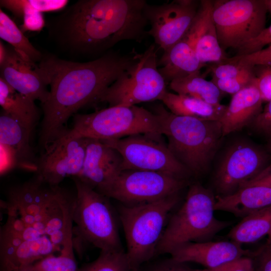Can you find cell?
Here are the masks:
<instances>
[{
  "label": "cell",
  "mask_w": 271,
  "mask_h": 271,
  "mask_svg": "<svg viewBox=\"0 0 271 271\" xmlns=\"http://www.w3.org/2000/svg\"><path fill=\"white\" fill-rule=\"evenodd\" d=\"M138 55L108 52L91 61L80 62L43 55L39 65L50 90L48 99L42 104L41 153L67 129L66 124L70 116L85 105L98 102L103 92L136 61Z\"/></svg>",
  "instance_id": "6da1fadb"
},
{
  "label": "cell",
  "mask_w": 271,
  "mask_h": 271,
  "mask_svg": "<svg viewBox=\"0 0 271 271\" xmlns=\"http://www.w3.org/2000/svg\"><path fill=\"white\" fill-rule=\"evenodd\" d=\"M144 0H80L51 19L50 38L71 56L96 55L147 32Z\"/></svg>",
  "instance_id": "7a4b0ae2"
},
{
  "label": "cell",
  "mask_w": 271,
  "mask_h": 271,
  "mask_svg": "<svg viewBox=\"0 0 271 271\" xmlns=\"http://www.w3.org/2000/svg\"><path fill=\"white\" fill-rule=\"evenodd\" d=\"M156 113L161 134L167 138L174 157L191 174L200 175L206 171L223 137L221 122L177 115L162 105Z\"/></svg>",
  "instance_id": "3957f363"
},
{
  "label": "cell",
  "mask_w": 271,
  "mask_h": 271,
  "mask_svg": "<svg viewBox=\"0 0 271 271\" xmlns=\"http://www.w3.org/2000/svg\"><path fill=\"white\" fill-rule=\"evenodd\" d=\"M213 192L199 183L190 186L184 203L172 216L157 247L156 253H169L183 244L209 241L231 222L214 216Z\"/></svg>",
  "instance_id": "277c9868"
},
{
  "label": "cell",
  "mask_w": 271,
  "mask_h": 271,
  "mask_svg": "<svg viewBox=\"0 0 271 271\" xmlns=\"http://www.w3.org/2000/svg\"><path fill=\"white\" fill-rule=\"evenodd\" d=\"M179 201L177 194L153 202L118 208L126 242L125 252L131 270H135L156 253L168 216Z\"/></svg>",
  "instance_id": "5b68a950"
},
{
  "label": "cell",
  "mask_w": 271,
  "mask_h": 271,
  "mask_svg": "<svg viewBox=\"0 0 271 271\" xmlns=\"http://www.w3.org/2000/svg\"><path fill=\"white\" fill-rule=\"evenodd\" d=\"M161 132L160 117L137 105L109 106L88 114H76L73 126L64 132L68 138L116 140L129 136Z\"/></svg>",
  "instance_id": "8992f818"
},
{
  "label": "cell",
  "mask_w": 271,
  "mask_h": 271,
  "mask_svg": "<svg viewBox=\"0 0 271 271\" xmlns=\"http://www.w3.org/2000/svg\"><path fill=\"white\" fill-rule=\"evenodd\" d=\"M76 193L73 212V236L101 251L122 249L116 220L108 197L76 178H72Z\"/></svg>",
  "instance_id": "52a82bcc"
},
{
  "label": "cell",
  "mask_w": 271,
  "mask_h": 271,
  "mask_svg": "<svg viewBox=\"0 0 271 271\" xmlns=\"http://www.w3.org/2000/svg\"><path fill=\"white\" fill-rule=\"evenodd\" d=\"M158 66L156 47L151 45L138 54L136 61L103 92L98 102L114 106L160 100L167 90Z\"/></svg>",
  "instance_id": "ba28073f"
},
{
  "label": "cell",
  "mask_w": 271,
  "mask_h": 271,
  "mask_svg": "<svg viewBox=\"0 0 271 271\" xmlns=\"http://www.w3.org/2000/svg\"><path fill=\"white\" fill-rule=\"evenodd\" d=\"M264 0L213 1V18L222 49L237 50L265 28Z\"/></svg>",
  "instance_id": "9c48e42d"
},
{
  "label": "cell",
  "mask_w": 271,
  "mask_h": 271,
  "mask_svg": "<svg viewBox=\"0 0 271 271\" xmlns=\"http://www.w3.org/2000/svg\"><path fill=\"white\" fill-rule=\"evenodd\" d=\"M159 133L133 134L101 140L117 150L122 158V170L163 172L186 180L191 174L173 155Z\"/></svg>",
  "instance_id": "30bf717a"
},
{
  "label": "cell",
  "mask_w": 271,
  "mask_h": 271,
  "mask_svg": "<svg viewBox=\"0 0 271 271\" xmlns=\"http://www.w3.org/2000/svg\"><path fill=\"white\" fill-rule=\"evenodd\" d=\"M186 180L169 174L141 170L120 172L105 196L126 205L159 200L177 194Z\"/></svg>",
  "instance_id": "8fae6325"
},
{
  "label": "cell",
  "mask_w": 271,
  "mask_h": 271,
  "mask_svg": "<svg viewBox=\"0 0 271 271\" xmlns=\"http://www.w3.org/2000/svg\"><path fill=\"white\" fill-rule=\"evenodd\" d=\"M268 155L260 148L239 142L227 150L215 175L214 185L220 195H230L259 174L267 165Z\"/></svg>",
  "instance_id": "7c38bea8"
},
{
  "label": "cell",
  "mask_w": 271,
  "mask_h": 271,
  "mask_svg": "<svg viewBox=\"0 0 271 271\" xmlns=\"http://www.w3.org/2000/svg\"><path fill=\"white\" fill-rule=\"evenodd\" d=\"M199 2L175 0L160 5L146 4V19L151 26L147 34L164 51L182 40L196 15Z\"/></svg>",
  "instance_id": "4fadbf2b"
},
{
  "label": "cell",
  "mask_w": 271,
  "mask_h": 271,
  "mask_svg": "<svg viewBox=\"0 0 271 271\" xmlns=\"http://www.w3.org/2000/svg\"><path fill=\"white\" fill-rule=\"evenodd\" d=\"M86 146L87 138H70L63 132L41 153L36 175L52 186H58L66 177H77L83 168Z\"/></svg>",
  "instance_id": "5bb4252c"
},
{
  "label": "cell",
  "mask_w": 271,
  "mask_h": 271,
  "mask_svg": "<svg viewBox=\"0 0 271 271\" xmlns=\"http://www.w3.org/2000/svg\"><path fill=\"white\" fill-rule=\"evenodd\" d=\"M121 171L122 158L117 150L101 140L87 138L83 168L74 178L105 196Z\"/></svg>",
  "instance_id": "9a60e30c"
},
{
  "label": "cell",
  "mask_w": 271,
  "mask_h": 271,
  "mask_svg": "<svg viewBox=\"0 0 271 271\" xmlns=\"http://www.w3.org/2000/svg\"><path fill=\"white\" fill-rule=\"evenodd\" d=\"M6 48V59L0 65V78L18 92L43 104L49 95V85L39 64L11 45Z\"/></svg>",
  "instance_id": "2e32d148"
},
{
  "label": "cell",
  "mask_w": 271,
  "mask_h": 271,
  "mask_svg": "<svg viewBox=\"0 0 271 271\" xmlns=\"http://www.w3.org/2000/svg\"><path fill=\"white\" fill-rule=\"evenodd\" d=\"M213 1L202 0L196 15L183 40L195 50L201 62L219 64L228 57L219 43L213 18Z\"/></svg>",
  "instance_id": "e0dca14e"
},
{
  "label": "cell",
  "mask_w": 271,
  "mask_h": 271,
  "mask_svg": "<svg viewBox=\"0 0 271 271\" xmlns=\"http://www.w3.org/2000/svg\"><path fill=\"white\" fill-rule=\"evenodd\" d=\"M250 251L245 250L240 244L230 241L190 242L173 249L169 254L171 260L178 263L193 262L208 269L217 267L243 256Z\"/></svg>",
  "instance_id": "ac0fdd59"
},
{
  "label": "cell",
  "mask_w": 271,
  "mask_h": 271,
  "mask_svg": "<svg viewBox=\"0 0 271 271\" xmlns=\"http://www.w3.org/2000/svg\"><path fill=\"white\" fill-rule=\"evenodd\" d=\"M33 131L3 110L1 112V149L10 155L15 167L36 172L38 159L31 145Z\"/></svg>",
  "instance_id": "d6986e66"
},
{
  "label": "cell",
  "mask_w": 271,
  "mask_h": 271,
  "mask_svg": "<svg viewBox=\"0 0 271 271\" xmlns=\"http://www.w3.org/2000/svg\"><path fill=\"white\" fill-rule=\"evenodd\" d=\"M260 92L254 83L232 95L220 119L223 136L238 131L251 123L262 109Z\"/></svg>",
  "instance_id": "ffe728a7"
},
{
  "label": "cell",
  "mask_w": 271,
  "mask_h": 271,
  "mask_svg": "<svg viewBox=\"0 0 271 271\" xmlns=\"http://www.w3.org/2000/svg\"><path fill=\"white\" fill-rule=\"evenodd\" d=\"M271 206V187L251 186L226 196H218L215 211H226L237 217L246 216Z\"/></svg>",
  "instance_id": "44dd1931"
},
{
  "label": "cell",
  "mask_w": 271,
  "mask_h": 271,
  "mask_svg": "<svg viewBox=\"0 0 271 271\" xmlns=\"http://www.w3.org/2000/svg\"><path fill=\"white\" fill-rule=\"evenodd\" d=\"M159 71L165 81L184 78L200 73L205 64H202L194 49L182 40L164 51L158 61Z\"/></svg>",
  "instance_id": "7402d4cb"
},
{
  "label": "cell",
  "mask_w": 271,
  "mask_h": 271,
  "mask_svg": "<svg viewBox=\"0 0 271 271\" xmlns=\"http://www.w3.org/2000/svg\"><path fill=\"white\" fill-rule=\"evenodd\" d=\"M160 100L174 114L205 120L219 121L227 106L213 105L190 96L168 91Z\"/></svg>",
  "instance_id": "603a6c76"
},
{
  "label": "cell",
  "mask_w": 271,
  "mask_h": 271,
  "mask_svg": "<svg viewBox=\"0 0 271 271\" xmlns=\"http://www.w3.org/2000/svg\"><path fill=\"white\" fill-rule=\"evenodd\" d=\"M0 105L2 110L34 130L40 117L35 101L18 92L1 78Z\"/></svg>",
  "instance_id": "cb8c5ba5"
},
{
  "label": "cell",
  "mask_w": 271,
  "mask_h": 271,
  "mask_svg": "<svg viewBox=\"0 0 271 271\" xmlns=\"http://www.w3.org/2000/svg\"><path fill=\"white\" fill-rule=\"evenodd\" d=\"M271 231V206L246 217L229 231L228 237L239 244L252 243L267 235Z\"/></svg>",
  "instance_id": "d4e9b609"
},
{
  "label": "cell",
  "mask_w": 271,
  "mask_h": 271,
  "mask_svg": "<svg viewBox=\"0 0 271 271\" xmlns=\"http://www.w3.org/2000/svg\"><path fill=\"white\" fill-rule=\"evenodd\" d=\"M170 87L176 93L190 96L213 105L221 104L222 92L211 81L206 80L200 73L173 80Z\"/></svg>",
  "instance_id": "484cf974"
},
{
  "label": "cell",
  "mask_w": 271,
  "mask_h": 271,
  "mask_svg": "<svg viewBox=\"0 0 271 271\" xmlns=\"http://www.w3.org/2000/svg\"><path fill=\"white\" fill-rule=\"evenodd\" d=\"M0 37L9 43L17 52L33 62H40L43 54L36 49L24 35L11 18L0 10Z\"/></svg>",
  "instance_id": "4316f807"
},
{
  "label": "cell",
  "mask_w": 271,
  "mask_h": 271,
  "mask_svg": "<svg viewBox=\"0 0 271 271\" xmlns=\"http://www.w3.org/2000/svg\"><path fill=\"white\" fill-rule=\"evenodd\" d=\"M66 0H1V6L15 16L23 18L24 15L35 12H54L65 9Z\"/></svg>",
  "instance_id": "83f0119b"
},
{
  "label": "cell",
  "mask_w": 271,
  "mask_h": 271,
  "mask_svg": "<svg viewBox=\"0 0 271 271\" xmlns=\"http://www.w3.org/2000/svg\"><path fill=\"white\" fill-rule=\"evenodd\" d=\"M130 270L129 264L124 250L101 251L95 260L78 269V271Z\"/></svg>",
  "instance_id": "f1b7e54d"
},
{
  "label": "cell",
  "mask_w": 271,
  "mask_h": 271,
  "mask_svg": "<svg viewBox=\"0 0 271 271\" xmlns=\"http://www.w3.org/2000/svg\"><path fill=\"white\" fill-rule=\"evenodd\" d=\"M36 271H78L73 250H63L33 264Z\"/></svg>",
  "instance_id": "f546056e"
},
{
  "label": "cell",
  "mask_w": 271,
  "mask_h": 271,
  "mask_svg": "<svg viewBox=\"0 0 271 271\" xmlns=\"http://www.w3.org/2000/svg\"><path fill=\"white\" fill-rule=\"evenodd\" d=\"M254 67L238 61L230 60L228 58L224 62L214 64L212 66L211 69L212 80L233 79L240 76Z\"/></svg>",
  "instance_id": "4dcf8cb0"
},
{
  "label": "cell",
  "mask_w": 271,
  "mask_h": 271,
  "mask_svg": "<svg viewBox=\"0 0 271 271\" xmlns=\"http://www.w3.org/2000/svg\"><path fill=\"white\" fill-rule=\"evenodd\" d=\"M254 67L239 77L227 80H214L212 81L222 92L230 94L240 91L252 84L255 78Z\"/></svg>",
  "instance_id": "1f68e13d"
},
{
  "label": "cell",
  "mask_w": 271,
  "mask_h": 271,
  "mask_svg": "<svg viewBox=\"0 0 271 271\" xmlns=\"http://www.w3.org/2000/svg\"><path fill=\"white\" fill-rule=\"evenodd\" d=\"M229 59L253 67L260 65L271 66V44L257 52L247 55H235Z\"/></svg>",
  "instance_id": "d6a6232c"
},
{
  "label": "cell",
  "mask_w": 271,
  "mask_h": 271,
  "mask_svg": "<svg viewBox=\"0 0 271 271\" xmlns=\"http://www.w3.org/2000/svg\"><path fill=\"white\" fill-rule=\"evenodd\" d=\"M255 71L254 83L258 88L263 102L271 99V66L260 65Z\"/></svg>",
  "instance_id": "836d02e7"
},
{
  "label": "cell",
  "mask_w": 271,
  "mask_h": 271,
  "mask_svg": "<svg viewBox=\"0 0 271 271\" xmlns=\"http://www.w3.org/2000/svg\"><path fill=\"white\" fill-rule=\"evenodd\" d=\"M248 257L252 261L254 271H271V242H266Z\"/></svg>",
  "instance_id": "e575fe53"
},
{
  "label": "cell",
  "mask_w": 271,
  "mask_h": 271,
  "mask_svg": "<svg viewBox=\"0 0 271 271\" xmlns=\"http://www.w3.org/2000/svg\"><path fill=\"white\" fill-rule=\"evenodd\" d=\"M271 44V25L255 38L246 42L237 50L236 55L250 54L262 49Z\"/></svg>",
  "instance_id": "d590c367"
},
{
  "label": "cell",
  "mask_w": 271,
  "mask_h": 271,
  "mask_svg": "<svg viewBox=\"0 0 271 271\" xmlns=\"http://www.w3.org/2000/svg\"><path fill=\"white\" fill-rule=\"evenodd\" d=\"M197 271H254L251 259L243 256L215 268L196 269Z\"/></svg>",
  "instance_id": "8d00e7d4"
},
{
  "label": "cell",
  "mask_w": 271,
  "mask_h": 271,
  "mask_svg": "<svg viewBox=\"0 0 271 271\" xmlns=\"http://www.w3.org/2000/svg\"><path fill=\"white\" fill-rule=\"evenodd\" d=\"M251 123L256 131L271 136V99Z\"/></svg>",
  "instance_id": "74e56055"
},
{
  "label": "cell",
  "mask_w": 271,
  "mask_h": 271,
  "mask_svg": "<svg viewBox=\"0 0 271 271\" xmlns=\"http://www.w3.org/2000/svg\"><path fill=\"white\" fill-rule=\"evenodd\" d=\"M23 24L20 29L24 33L26 31L39 32L46 26V22L42 13H28L22 18Z\"/></svg>",
  "instance_id": "f35d334b"
},
{
  "label": "cell",
  "mask_w": 271,
  "mask_h": 271,
  "mask_svg": "<svg viewBox=\"0 0 271 271\" xmlns=\"http://www.w3.org/2000/svg\"><path fill=\"white\" fill-rule=\"evenodd\" d=\"M251 186H263L271 187V163L256 176L244 183L240 188Z\"/></svg>",
  "instance_id": "ab89813d"
},
{
  "label": "cell",
  "mask_w": 271,
  "mask_h": 271,
  "mask_svg": "<svg viewBox=\"0 0 271 271\" xmlns=\"http://www.w3.org/2000/svg\"><path fill=\"white\" fill-rule=\"evenodd\" d=\"M150 271H197L183 265V263H178L172 260L170 263L161 265Z\"/></svg>",
  "instance_id": "60d3db41"
},
{
  "label": "cell",
  "mask_w": 271,
  "mask_h": 271,
  "mask_svg": "<svg viewBox=\"0 0 271 271\" xmlns=\"http://www.w3.org/2000/svg\"><path fill=\"white\" fill-rule=\"evenodd\" d=\"M7 54L6 46L1 41L0 42V65H2L6 58Z\"/></svg>",
  "instance_id": "b9f144b4"
},
{
  "label": "cell",
  "mask_w": 271,
  "mask_h": 271,
  "mask_svg": "<svg viewBox=\"0 0 271 271\" xmlns=\"http://www.w3.org/2000/svg\"><path fill=\"white\" fill-rule=\"evenodd\" d=\"M13 271H36L33 264L25 265L19 267Z\"/></svg>",
  "instance_id": "7bdbcfd3"
},
{
  "label": "cell",
  "mask_w": 271,
  "mask_h": 271,
  "mask_svg": "<svg viewBox=\"0 0 271 271\" xmlns=\"http://www.w3.org/2000/svg\"><path fill=\"white\" fill-rule=\"evenodd\" d=\"M264 3L267 10L271 14V0H264Z\"/></svg>",
  "instance_id": "ee69618b"
},
{
  "label": "cell",
  "mask_w": 271,
  "mask_h": 271,
  "mask_svg": "<svg viewBox=\"0 0 271 271\" xmlns=\"http://www.w3.org/2000/svg\"><path fill=\"white\" fill-rule=\"evenodd\" d=\"M268 238H267V242H271V231L267 235Z\"/></svg>",
  "instance_id": "f6af8a7d"
},
{
  "label": "cell",
  "mask_w": 271,
  "mask_h": 271,
  "mask_svg": "<svg viewBox=\"0 0 271 271\" xmlns=\"http://www.w3.org/2000/svg\"><path fill=\"white\" fill-rule=\"evenodd\" d=\"M268 149H269V150L271 152V136H270V139L269 140V141L268 142Z\"/></svg>",
  "instance_id": "bcb514c9"
}]
</instances>
